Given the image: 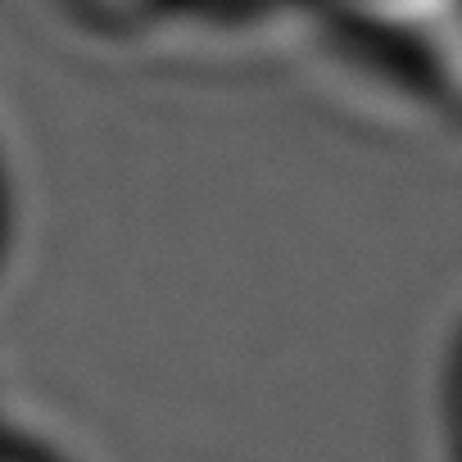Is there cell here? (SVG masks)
Here are the masks:
<instances>
[{"label": "cell", "instance_id": "obj_1", "mask_svg": "<svg viewBox=\"0 0 462 462\" xmlns=\"http://www.w3.org/2000/svg\"><path fill=\"white\" fill-rule=\"evenodd\" d=\"M0 462H23V457H10V453H0Z\"/></svg>", "mask_w": 462, "mask_h": 462}]
</instances>
